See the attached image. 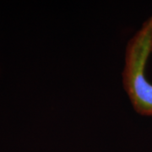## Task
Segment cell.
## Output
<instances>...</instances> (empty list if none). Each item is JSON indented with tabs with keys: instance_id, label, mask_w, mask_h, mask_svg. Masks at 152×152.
<instances>
[{
	"instance_id": "1",
	"label": "cell",
	"mask_w": 152,
	"mask_h": 152,
	"mask_svg": "<svg viewBox=\"0 0 152 152\" xmlns=\"http://www.w3.org/2000/svg\"><path fill=\"white\" fill-rule=\"evenodd\" d=\"M151 18L128 42L123 69V84L134 108L143 116H152V84L147 80L145 68L151 50Z\"/></svg>"
},
{
	"instance_id": "2",
	"label": "cell",
	"mask_w": 152,
	"mask_h": 152,
	"mask_svg": "<svg viewBox=\"0 0 152 152\" xmlns=\"http://www.w3.org/2000/svg\"><path fill=\"white\" fill-rule=\"evenodd\" d=\"M150 18H151V22H152V15L150 17ZM151 50H152V29H151Z\"/></svg>"
}]
</instances>
